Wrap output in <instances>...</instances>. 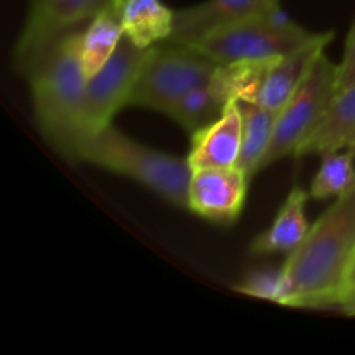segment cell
<instances>
[{
	"instance_id": "cell-1",
	"label": "cell",
	"mask_w": 355,
	"mask_h": 355,
	"mask_svg": "<svg viewBox=\"0 0 355 355\" xmlns=\"http://www.w3.org/2000/svg\"><path fill=\"white\" fill-rule=\"evenodd\" d=\"M355 253V180L311 225L302 245L284 260L290 305L335 307L347 286Z\"/></svg>"
},
{
	"instance_id": "cell-2",
	"label": "cell",
	"mask_w": 355,
	"mask_h": 355,
	"mask_svg": "<svg viewBox=\"0 0 355 355\" xmlns=\"http://www.w3.org/2000/svg\"><path fill=\"white\" fill-rule=\"evenodd\" d=\"M83 28L68 31L26 69L37 123L52 148L75 162L87 75L82 64Z\"/></svg>"
},
{
	"instance_id": "cell-3",
	"label": "cell",
	"mask_w": 355,
	"mask_h": 355,
	"mask_svg": "<svg viewBox=\"0 0 355 355\" xmlns=\"http://www.w3.org/2000/svg\"><path fill=\"white\" fill-rule=\"evenodd\" d=\"M78 159L134 179L175 207L187 208L193 172L187 158L148 148L113 125L83 137L75 151V162Z\"/></svg>"
},
{
	"instance_id": "cell-4",
	"label": "cell",
	"mask_w": 355,
	"mask_h": 355,
	"mask_svg": "<svg viewBox=\"0 0 355 355\" xmlns=\"http://www.w3.org/2000/svg\"><path fill=\"white\" fill-rule=\"evenodd\" d=\"M324 33L305 30L276 10L220 28L193 44V47L220 66L259 62L283 58L319 40Z\"/></svg>"
},
{
	"instance_id": "cell-5",
	"label": "cell",
	"mask_w": 355,
	"mask_h": 355,
	"mask_svg": "<svg viewBox=\"0 0 355 355\" xmlns=\"http://www.w3.org/2000/svg\"><path fill=\"white\" fill-rule=\"evenodd\" d=\"M218 66L193 45L162 42L149 51L128 106L170 116L177 103L194 87L207 82Z\"/></svg>"
},
{
	"instance_id": "cell-6",
	"label": "cell",
	"mask_w": 355,
	"mask_h": 355,
	"mask_svg": "<svg viewBox=\"0 0 355 355\" xmlns=\"http://www.w3.org/2000/svg\"><path fill=\"white\" fill-rule=\"evenodd\" d=\"M338 94V64L329 61L324 51L309 66L304 80L277 113L272 141L262 159V168L297 156L300 146L318 128Z\"/></svg>"
},
{
	"instance_id": "cell-7",
	"label": "cell",
	"mask_w": 355,
	"mask_h": 355,
	"mask_svg": "<svg viewBox=\"0 0 355 355\" xmlns=\"http://www.w3.org/2000/svg\"><path fill=\"white\" fill-rule=\"evenodd\" d=\"M149 51L151 47H139L123 35L106 64L87 80L80 113V141L111 127L118 111L128 106Z\"/></svg>"
},
{
	"instance_id": "cell-8",
	"label": "cell",
	"mask_w": 355,
	"mask_h": 355,
	"mask_svg": "<svg viewBox=\"0 0 355 355\" xmlns=\"http://www.w3.org/2000/svg\"><path fill=\"white\" fill-rule=\"evenodd\" d=\"M111 0H33L16 47V66L23 73L58 38L92 21Z\"/></svg>"
},
{
	"instance_id": "cell-9",
	"label": "cell",
	"mask_w": 355,
	"mask_h": 355,
	"mask_svg": "<svg viewBox=\"0 0 355 355\" xmlns=\"http://www.w3.org/2000/svg\"><path fill=\"white\" fill-rule=\"evenodd\" d=\"M248 179L239 166L193 170L187 208L205 220L231 224L245 207Z\"/></svg>"
},
{
	"instance_id": "cell-10",
	"label": "cell",
	"mask_w": 355,
	"mask_h": 355,
	"mask_svg": "<svg viewBox=\"0 0 355 355\" xmlns=\"http://www.w3.org/2000/svg\"><path fill=\"white\" fill-rule=\"evenodd\" d=\"M276 10H279V0H205L175 10L172 37L166 42L193 45L220 28Z\"/></svg>"
},
{
	"instance_id": "cell-11",
	"label": "cell",
	"mask_w": 355,
	"mask_h": 355,
	"mask_svg": "<svg viewBox=\"0 0 355 355\" xmlns=\"http://www.w3.org/2000/svg\"><path fill=\"white\" fill-rule=\"evenodd\" d=\"M238 97L239 85L234 66H218L207 82L194 87L177 103L168 118L180 125L187 134H194L217 121L224 114L227 104Z\"/></svg>"
},
{
	"instance_id": "cell-12",
	"label": "cell",
	"mask_w": 355,
	"mask_h": 355,
	"mask_svg": "<svg viewBox=\"0 0 355 355\" xmlns=\"http://www.w3.org/2000/svg\"><path fill=\"white\" fill-rule=\"evenodd\" d=\"M243 144V120L238 101H231L224 114L208 127L191 134L186 156L191 170L238 166Z\"/></svg>"
},
{
	"instance_id": "cell-13",
	"label": "cell",
	"mask_w": 355,
	"mask_h": 355,
	"mask_svg": "<svg viewBox=\"0 0 355 355\" xmlns=\"http://www.w3.org/2000/svg\"><path fill=\"white\" fill-rule=\"evenodd\" d=\"M331 38V31H326L319 40L304 45V47L297 49V51L290 52L283 58L272 59L267 64L263 78L253 101L259 103L260 106L267 107V110L279 113L284 104L293 96L295 90L298 89L311 62L314 61L319 52L324 51Z\"/></svg>"
},
{
	"instance_id": "cell-14",
	"label": "cell",
	"mask_w": 355,
	"mask_h": 355,
	"mask_svg": "<svg viewBox=\"0 0 355 355\" xmlns=\"http://www.w3.org/2000/svg\"><path fill=\"white\" fill-rule=\"evenodd\" d=\"M338 149H355V85L336 94L324 118L295 158L307 155H326Z\"/></svg>"
},
{
	"instance_id": "cell-15",
	"label": "cell",
	"mask_w": 355,
	"mask_h": 355,
	"mask_svg": "<svg viewBox=\"0 0 355 355\" xmlns=\"http://www.w3.org/2000/svg\"><path fill=\"white\" fill-rule=\"evenodd\" d=\"M309 194L302 187H293L281 205L272 224L253 241L255 253H291L302 245L307 236L309 225L305 215Z\"/></svg>"
},
{
	"instance_id": "cell-16",
	"label": "cell",
	"mask_w": 355,
	"mask_h": 355,
	"mask_svg": "<svg viewBox=\"0 0 355 355\" xmlns=\"http://www.w3.org/2000/svg\"><path fill=\"white\" fill-rule=\"evenodd\" d=\"M123 3L125 0H111L82 33V64L87 78L96 75L114 54L123 38Z\"/></svg>"
},
{
	"instance_id": "cell-17",
	"label": "cell",
	"mask_w": 355,
	"mask_h": 355,
	"mask_svg": "<svg viewBox=\"0 0 355 355\" xmlns=\"http://www.w3.org/2000/svg\"><path fill=\"white\" fill-rule=\"evenodd\" d=\"M238 101L243 120V144L238 166L252 179L262 170V159L272 141L277 113L250 99Z\"/></svg>"
},
{
	"instance_id": "cell-18",
	"label": "cell",
	"mask_w": 355,
	"mask_h": 355,
	"mask_svg": "<svg viewBox=\"0 0 355 355\" xmlns=\"http://www.w3.org/2000/svg\"><path fill=\"white\" fill-rule=\"evenodd\" d=\"M173 14L159 0H125L123 31L139 47H155L170 40L173 31Z\"/></svg>"
},
{
	"instance_id": "cell-19",
	"label": "cell",
	"mask_w": 355,
	"mask_h": 355,
	"mask_svg": "<svg viewBox=\"0 0 355 355\" xmlns=\"http://www.w3.org/2000/svg\"><path fill=\"white\" fill-rule=\"evenodd\" d=\"M355 180V149H338L322 155V163L311 184L314 200L338 198Z\"/></svg>"
},
{
	"instance_id": "cell-20",
	"label": "cell",
	"mask_w": 355,
	"mask_h": 355,
	"mask_svg": "<svg viewBox=\"0 0 355 355\" xmlns=\"http://www.w3.org/2000/svg\"><path fill=\"white\" fill-rule=\"evenodd\" d=\"M236 291L259 300L274 302L279 305H290V284L283 267L279 269H262L250 272L241 283L234 286Z\"/></svg>"
},
{
	"instance_id": "cell-21",
	"label": "cell",
	"mask_w": 355,
	"mask_h": 355,
	"mask_svg": "<svg viewBox=\"0 0 355 355\" xmlns=\"http://www.w3.org/2000/svg\"><path fill=\"white\" fill-rule=\"evenodd\" d=\"M355 85V21L349 31L343 59L338 64V92Z\"/></svg>"
},
{
	"instance_id": "cell-22",
	"label": "cell",
	"mask_w": 355,
	"mask_h": 355,
	"mask_svg": "<svg viewBox=\"0 0 355 355\" xmlns=\"http://www.w3.org/2000/svg\"><path fill=\"white\" fill-rule=\"evenodd\" d=\"M340 312L347 315H354L355 318V288H350L345 293L342 295V298L338 300V304L335 305Z\"/></svg>"
},
{
	"instance_id": "cell-23",
	"label": "cell",
	"mask_w": 355,
	"mask_h": 355,
	"mask_svg": "<svg viewBox=\"0 0 355 355\" xmlns=\"http://www.w3.org/2000/svg\"><path fill=\"white\" fill-rule=\"evenodd\" d=\"M350 288H355V253H354L352 263H350V267H349V274H347L345 291L350 290ZM345 291H343V293H345ZM340 298H342V297H340Z\"/></svg>"
}]
</instances>
